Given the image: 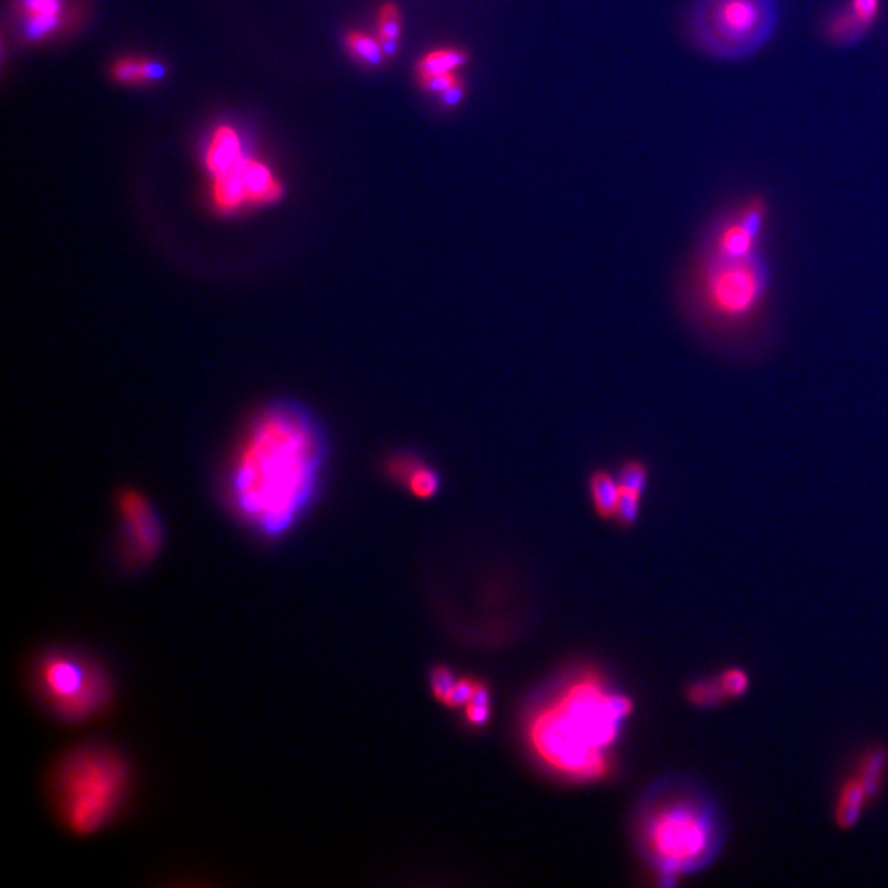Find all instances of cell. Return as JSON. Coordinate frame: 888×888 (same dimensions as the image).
I'll use <instances>...</instances> for the list:
<instances>
[{"label": "cell", "instance_id": "cell-1", "mask_svg": "<svg viewBox=\"0 0 888 888\" xmlns=\"http://www.w3.org/2000/svg\"><path fill=\"white\" fill-rule=\"evenodd\" d=\"M323 461V436L310 415L293 405L265 410L232 463V507L265 537L288 532L315 497Z\"/></svg>", "mask_w": 888, "mask_h": 888}, {"label": "cell", "instance_id": "cell-2", "mask_svg": "<svg viewBox=\"0 0 888 888\" xmlns=\"http://www.w3.org/2000/svg\"><path fill=\"white\" fill-rule=\"evenodd\" d=\"M681 287L686 315L709 343L736 357L762 344L770 315V272L760 249L729 254L706 242Z\"/></svg>", "mask_w": 888, "mask_h": 888}, {"label": "cell", "instance_id": "cell-3", "mask_svg": "<svg viewBox=\"0 0 888 888\" xmlns=\"http://www.w3.org/2000/svg\"><path fill=\"white\" fill-rule=\"evenodd\" d=\"M632 703L607 690L597 676H579L538 709L528 740L543 764L574 780H597L609 770V752Z\"/></svg>", "mask_w": 888, "mask_h": 888}, {"label": "cell", "instance_id": "cell-4", "mask_svg": "<svg viewBox=\"0 0 888 888\" xmlns=\"http://www.w3.org/2000/svg\"><path fill=\"white\" fill-rule=\"evenodd\" d=\"M130 768L119 752L101 744L71 750L58 762L51 795L61 823L76 836L106 828L129 793Z\"/></svg>", "mask_w": 888, "mask_h": 888}, {"label": "cell", "instance_id": "cell-5", "mask_svg": "<svg viewBox=\"0 0 888 888\" xmlns=\"http://www.w3.org/2000/svg\"><path fill=\"white\" fill-rule=\"evenodd\" d=\"M643 844L660 875L673 880L711 859L716 826L698 801H670L648 814Z\"/></svg>", "mask_w": 888, "mask_h": 888}, {"label": "cell", "instance_id": "cell-6", "mask_svg": "<svg viewBox=\"0 0 888 888\" xmlns=\"http://www.w3.org/2000/svg\"><path fill=\"white\" fill-rule=\"evenodd\" d=\"M33 678L43 703L61 721H89L111 703V681L106 671L76 652L43 653L35 663Z\"/></svg>", "mask_w": 888, "mask_h": 888}, {"label": "cell", "instance_id": "cell-7", "mask_svg": "<svg viewBox=\"0 0 888 888\" xmlns=\"http://www.w3.org/2000/svg\"><path fill=\"white\" fill-rule=\"evenodd\" d=\"M119 517L127 558L139 565L152 561L162 548L163 530L150 502L137 491L122 492Z\"/></svg>", "mask_w": 888, "mask_h": 888}, {"label": "cell", "instance_id": "cell-8", "mask_svg": "<svg viewBox=\"0 0 888 888\" xmlns=\"http://www.w3.org/2000/svg\"><path fill=\"white\" fill-rule=\"evenodd\" d=\"M714 20L724 37L747 40L764 27L762 0H719Z\"/></svg>", "mask_w": 888, "mask_h": 888}, {"label": "cell", "instance_id": "cell-9", "mask_svg": "<svg viewBox=\"0 0 888 888\" xmlns=\"http://www.w3.org/2000/svg\"><path fill=\"white\" fill-rule=\"evenodd\" d=\"M856 768L842 780L834 798L833 818L839 829H851L859 823L870 803L879 796Z\"/></svg>", "mask_w": 888, "mask_h": 888}, {"label": "cell", "instance_id": "cell-10", "mask_svg": "<svg viewBox=\"0 0 888 888\" xmlns=\"http://www.w3.org/2000/svg\"><path fill=\"white\" fill-rule=\"evenodd\" d=\"M244 158L242 153L241 140L236 130L227 125H222L214 130L213 139L209 144L208 152H206V168L209 175H224L231 168L236 167L237 163Z\"/></svg>", "mask_w": 888, "mask_h": 888}, {"label": "cell", "instance_id": "cell-11", "mask_svg": "<svg viewBox=\"0 0 888 888\" xmlns=\"http://www.w3.org/2000/svg\"><path fill=\"white\" fill-rule=\"evenodd\" d=\"M588 489L592 507L596 510L597 515L606 518V520L616 518L620 494H622L617 474L604 471V469L592 472L589 476Z\"/></svg>", "mask_w": 888, "mask_h": 888}, {"label": "cell", "instance_id": "cell-12", "mask_svg": "<svg viewBox=\"0 0 888 888\" xmlns=\"http://www.w3.org/2000/svg\"><path fill=\"white\" fill-rule=\"evenodd\" d=\"M167 74L165 66L158 61L122 58L112 66V76L122 84L152 83Z\"/></svg>", "mask_w": 888, "mask_h": 888}, {"label": "cell", "instance_id": "cell-13", "mask_svg": "<svg viewBox=\"0 0 888 888\" xmlns=\"http://www.w3.org/2000/svg\"><path fill=\"white\" fill-rule=\"evenodd\" d=\"M468 61V56L459 48H436L421 56L417 63L418 78L433 74L458 73Z\"/></svg>", "mask_w": 888, "mask_h": 888}, {"label": "cell", "instance_id": "cell-14", "mask_svg": "<svg viewBox=\"0 0 888 888\" xmlns=\"http://www.w3.org/2000/svg\"><path fill=\"white\" fill-rule=\"evenodd\" d=\"M443 477L440 471L426 463L425 459L417 468L410 472V476L403 482V489L417 499H431L440 492Z\"/></svg>", "mask_w": 888, "mask_h": 888}, {"label": "cell", "instance_id": "cell-15", "mask_svg": "<svg viewBox=\"0 0 888 888\" xmlns=\"http://www.w3.org/2000/svg\"><path fill=\"white\" fill-rule=\"evenodd\" d=\"M346 48L356 60L362 61L364 65L379 66L382 65L385 58L379 38L370 37L367 33L359 32V30L347 33Z\"/></svg>", "mask_w": 888, "mask_h": 888}, {"label": "cell", "instance_id": "cell-16", "mask_svg": "<svg viewBox=\"0 0 888 888\" xmlns=\"http://www.w3.org/2000/svg\"><path fill=\"white\" fill-rule=\"evenodd\" d=\"M616 474L619 479L620 491L642 495V497L647 492L650 471H648L647 464L642 463L639 459L625 461Z\"/></svg>", "mask_w": 888, "mask_h": 888}, {"label": "cell", "instance_id": "cell-17", "mask_svg": "<svg viewBox=\"0 0 888 888\" xmlns=\"http://www.w3.org/2000/svg\"><path fill=\"white\" fill-rule=\"evenodd\" d=\"M686 694H688L690 703L698 708H714L719 704L727 703L716 678L694 681L693 685L688 686Z\"/></svg>", "mask_w": 888, "mask_h": 888}, {"label": "cell", "instance_id": "cell-18", "mask_svg": "<svg viewBox=\"0 0 888 888\" xmlns=\"http://www.w3.org/2000/svg\"><path fill=\"white\" fill-rule=\"evenodd\" d=\"M717 683L721 686L722 694L727 701H734L747 694L750 688V676L740 666H729L716 676Z\"/></svg>", "mask_w": 888, "mask_h": 888}, {"label": "cell", "instance_id": "cell-19", "mask_svg": "<svg viewBox=\"0 0 888 888\" xmlns=\"http://www.w3.org/2000/svg\"><path fill=\"white\" fill-rule=\"evenodd\" d=\"M402 33V14L395 4H384L379 10L377 19V38L379 40H398Z\"/></svg>", "mask_w": 888, "mask_h": 888}, {"label": "cell", "instance_id": "cell-20", "mask_svg": "<svg viewBox=\"0 0 888 888\" xmlns=\"http://www.w3.org/2000/svg\"><path fill=\"white\" fill-rule=\"evenodd\" d=\"M60 15H40V17H25L24 33L30 42H38L55 32L60 27Z\"/></svg>", "mask_w": 888, "mask_h": 888}, {"label": "cell", "instance_id": "cell-21", "mask_svg": "<svg viewBox=\"0 0 888 888\" xmlns=\"http://www.w3.org/2000/svg\"><path fill=\"white\" fill-rule=\"evenodd\" d=\"M466 717L474 726H481L489 719V693L479 683H477L476 693L466 704Z\"/></svg>", "mask_w": 888, "mask_h": 888}, {"label": "cell", "instance_id": "cell-22", "mask_svg": "<svg viewBox=\"0 0 888 888\" xmlns=\"http://www.w3.org/2000/svg\"><path fill=\"white\" fill-rule=\"evenodd\" d=\"M642 507V495L629 494L622 492L620 494L619 507H617L616 520L624 525H632L637 520Z\"/></svg>", "mask_w": 888, "mask_h": 888}, {"label": "cell", "instance_id": "cell-23", "mask_svg": "<svg viewBox=\"0 0 888 888\" xmlns=\"http://www.w3.org/2000/svg\"><path fill=\"white\" fill-rule=\"evenodd\" d=\"M418 79H420L421 88L436 94L446 93L448 89L463 83L458 73L433 74V76H423Z\"/></svg>", "mask_w": 888, "mask_h": 888}, {"label": "cell", "instance_id": "cell-24", "mask_svg": "<svg viewBox=\"0 0 888 888\" xmlns=\"http://www.w3.org/2000/svg\"><path fill=\"white\" fill-rule=\"evenodd\" d=\"M20 9L24 10L25 17L60 15L61 0H20Z\"/></svg>", "mask_w": 888, "mask_h": 888}, {"label": "cell", "instance_id": "cell-25", "mask_svg": "<svg viewBox=\"0 0 888 888\" xmlns=\"http://www.w3.org/2000/svg\"><path fill=\"white\" fill-rule=\"evenodd\" d=\"M456 681L458 680H454L451 671L446 670V668H436L433 671V676H431V686H433V693H435L436 698L444 703L446 698H448V694L453 690V686L456 685Z\"/></svg>", "mask_w": 888, "mask_h": 888}, {"label": "cell", "instance_id": "cell-26", "mask_svg": "<svg viewBox=\"0 0 888 888\" xmlns=\"http://www.w3.org/2000/svg\"><path fill=\"white\" fill-rule=\"evenodd\" d=\"M477 683L469 680L456 681L453 690L448 694L444 703L449 706H466L476 693Z\"/></svg>", "mask_w": 888, "mask_h": 888}, {"label": "cell", "instance_id": "cell-27", "mask_svg": "<svg viewBox=\"0 0 888 888\" xmlns=\"http://www.w3.org/2000/svg\"><path fill=\"white\" fill-rule=\"evenodd\" d=\"M879 4V0H851L852 14L867 27L879 14Z\"/></svg>", "mask_w": 888, "mask_h": 888}, {"label": "cell", "instance_id": "cell-28", "mask_svg": "<svg viewBox=\"0 0 888 888\" xmlns=\"http://www.w3.org/2000/svg\"><path fill=\"white\" fill-rule=\"evenodd\" d=\"M859 27H864V25L851 12V14L842 15V17L836 19L831 30H833L834 35H842L844 37V35L856 33Z\"/></svg>", "mask_w": 888, "mask_h": 888}, {"label": "cell", "instance_id": "cell-29", "mask_svg": "<svg viewBox=\"0 0 888 888\" xmlns=\"http://www.w3.org/2000/svg\"><path fill=\"white\" fill-rule=\"evenodd\" d=\"M463 98V83L458 84V86H454V88L448 89L446 93L441 94V102H443L444 106L448 107L458 106L459 102L463 101Z\"/></svg>", "mask_w": 888, "mask_h": 888}]
</instances>
